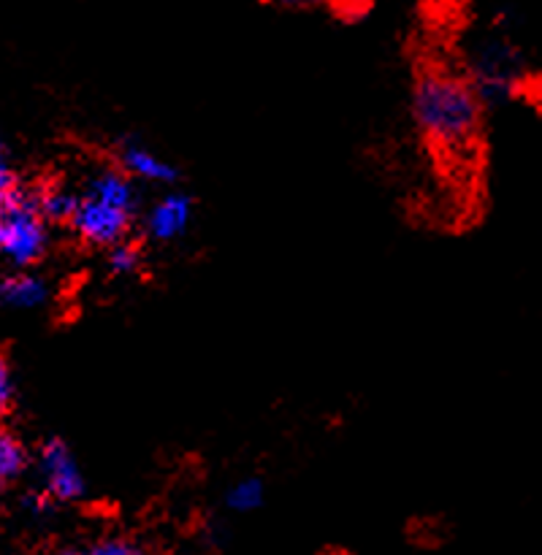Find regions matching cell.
<instances>
[{
  "instance_id": "1",
  "label": "cell",
  "mask_w": 542,
  "mask_h": 555,
  "mask_svg": "<svg viewBox=\"0 0 542 555\" xmlns=\"http://www.w3.org/2000/svg\"><path fill=\"white\" fill-rule=\"evenodd\" d=\"M412 117L431 144L466 146L482 122V103L472 85L448 70H423L412 87Z\"/></svg>"
},
{
  "instance_id": "2",
  "label": "cell",
  "mask_w": 542,
  "mask_h": 555,
  "mask_svg": "<svg viewBox=\"0 0 542 555\" xmlns=\"http://www.w3.org/2000/svg\"><path fill=\"white\" fill-rule=\"evenodd\" d=\"M49 249V225L41 220L36 195L16 190L14 198L0 211V255L9 263L27 269L38 263Z\"/></svg>"
},
{
  "instance_id": "3",
  "label": "cell",
  "mask_w": 542,
  "mask_h": 555,
  "mask_svg": "<svg viewBox=\"0 0 542 555\" xmlns=\"http://www.w3.org/2000/svg\"><path fill=\"white\" fill-rule=\"evenodd\" d=\"M133 220L136 217L128 215V211L79 193V206H76L68 225L85 244L112 249L117 247V244L128 242Z\"/></svg>"
},
{
  "instance_id": "4",
  "label": "cell",
  "mask_w": 542,
  "mask_h": 555,
  "mask_svg": "<svg viewBox=\"0 0 542 555\" xmlns=\"http://www.w3.org/2000/svg\"><path fill=\"white\" fill-rule=\"evenodd\" d=\"M38 472H41L43 493L54 504L79 502L87 493L85 475H81L74 453H70L63 439L52 437L41 444V450H38Z\"/></svg>"
},
{
  "instance_id": "5",
  "label": "cell",
  "mask_w": 542,
  "mask_h": 555,
  "mask_svg": "<svg viewBox=\"0 0 542 555\" xmlns=\"http://www.w3.org/2000/svg\"><path fill=\"white\" fill-rule=\"evenodd\" d=\"M195 204L190 195L184 193H166L163 198H157L155 204L146 209L144 215V231L152 242H173L177 236H182L184 231L193 222Z\"/></svg>"
},
{
  "instance_id": "6",
  "label": "cell",
  "mask_w": 542,
  "mask_h": 555,
  "mask_svg": "<svg viewBox=\"0 0 542 555\" xmlns=\"http://www.w3.org/2000/svg\"><path fill=\"white\" fill-rule=\"evenodd\" d=\"M119 171L136 182L150 184H173L179 179L177 166L166 160V157L155 155L150 146L139 144V141H125L119 146Z\"/></svg>"
},
{
  "instance_id": "7",
  "label": "cell",
  "mask_w": 542,
  "mask_h": 555,
  "mask_svg": "<svg viewBox=\"0 0 542 555\" xmlns=\"http://www.w3.org/2000/svg\"><path fill=\"white\" fill-rule=\"evenodd\" d=\"M81 195L112 204L117 209L128 211V215H139V188L130 177H125L119 168H101V171L90 173Z\"/></svg>"
},
{
  "instance_id": "8",
  "label": "cell",
  "mask_w": 542,
  "mask_h": 555,
  "mask_svg": "<svg viewBox=\"0 0 542 555\" xmlns=\"http://www.w3.org/2000/svg\"><path fill=\"white\" fill-rule=\"evenodd\" d=\"M49 285L43 276L30 271H16V274L0 280V304L11 309H38L47 304Z\"/></svg>"
},
{
  "instance_id": "9",
  "label": "cell",
  "mask_w": 542,
  "mask_h": 555,
  "mask_svg": "<svg viewBox=\"0 0 542 555\" xmlns=\"http://www.w3.org/2000/svg\"><path fill=\"white\" fill-rule=\"evenodd\" d=\"M36 206H38V215L41 220L54 222V225H68L70 217H74L76 206H79V193L65 184H52L47 188L43 193L36 195Z\"/></svg>"
},
{
  "instance_id": "10",
  "label": "cell",
  "mask_w": 542,
  "mask_h": 555,
  "mask_svg": "<svg viewBox=\"0 0 542 555\" xmlns=\"http://www.w3.org/2000/svg\"><path fill=\"white\" fill-rule=\"evenodd\" d=\"M27 464H30V455L25 444L9 428H0V491L25 475Z\"/></svg>"
},
{
  "instance_id": "11",
  "label": "cell",
  "mask_w": 542,
  "mask_h": 555,
  "mask_svg": "<svg viewBox=\"0 0 542 555\" xmlns=\"http://www.w3.org/2000/svg\"><path fill=\"white\" fill-rule=\"evenodd\" d=\"M266 502V486L258 477H242V480L233 482L225 493V504L233 513H255V509L263 507Z\"/></svg>"
},
{
  "instance_id": "12",
  "label": "cell",
  "mask_w": 542,
  "mask_h": 555,
  "mask_svg": "<svg viewBox=\"0 0 542 555\" xmlns=\"http://www.w3.org/2000/svg\"><path fill=\"white\" fill-rule=\"evenodd\" d=\"M141 269V249L133 242H122L108 249V271L114 276H130Z\"/></svg>"
},
{
  "instance_id": "13",
  "label": "cell",
  "mask_w": 542,
  "mask_h": 555,
  "mask_svg": "<svg viewBox=\"0 0 542 555\" xmlns=\"http://www.w3.org/2000/svg\"><path fill=\"white\" fill-rule=\"evenodd\" d=\"M16 193V179H14V168H11L9 160V150L5 144L0 141V211L9 206V201L14 198Z\"/></svg>"
},
{
  "instance_id": "14",
  "label": "cell",
  "mask_w": 542,
  "mask_h": 555,
  "mask_svg": "<svg viewBox=\"0 0 542 555\" xmlns=\"http://www.w3.org/2000/svg\"><path fill=\"white\" fill-rule=\"evenodd\" d=\"M11 401H14V379H11V369L5 358L0 356V417L9 412Z\"/></svg>"
},
{
  "instance_id": "15",
  "label": "cell",
  "mask_w": 542,
  "mask_h": 555,
  "mask_svg": "<svg viewBox=\"0 0 542 555\" xmlns=\"http://www.w3.org/2000/svg\"><path fill=\"white\" fill-rule=\"evenodd\" d=\"M87 555H144V553L125 540H103L98 542L92 551H87Z\"/></svg>"
},
{
  "instance_id": "16",
  "label": "cell",
  "mask_w": 542,
  "mask_h": 555,
  "mask_svg": "<svg viewBox=\"0 0 542 555\" xmlns=\"http://www.w3.org/2000/svg\"><path fill=\"white\" fill-rule=\"evenodd\" d=\"M369 11H372V5H369V3H363V5H358V3L331 5V14H334L339 22H347V25H352V22H361L363 16L369 14Z\"/></svg>"
},
{
  "instance_id": "17",
  "label": "cell",
  "mask_w": 542,
  "mask_h": 555,
  "mask_svg": "<svg viewBox=\"0 0 542 555\" xmlns=\"http://www.w3.org/2000/svg\"><path fill=\"white\" fill-rule=\"evenodd\" d=\"M25 507L30 509L33 515H49L54 509V502L47 496V493H38V496H27Z\"/></svg>"
},
{
  "instance_id": "18",
  "label": "cell",
  "mask_w": 542,
  "mask_h": 555,
  "mask_svg": "<svg viewBox=\"0 0 542 555\" xmlns=\"http://www.w3.org/2000/svg\"><path fill=\"white\" fill-rule=\"evenodd\" d=\"M63 555H87V553H76V551H70V553H63Z\"/></svg>"
}]
</instances>
